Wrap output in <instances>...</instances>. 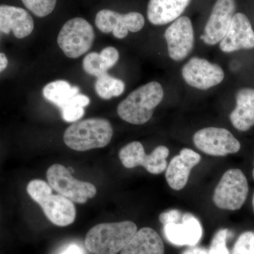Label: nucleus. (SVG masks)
<instances>
[{"instance_id":"obj_17","label":"nucleus","mask_w":254,"mask_h":254,"mask_svg":"<svg viewBox=\"0 0 254 254\" xmlns=\"http://www.w3.org/2000/svg\"><path fill=\"white\" fill-rule=\"evenodd\" d=\"M34 28V21L31 14L22 8L9 5H0V31L22 39L31 35Z\"/></svg>"},{"instance_id":"obj_22","label":"nucleus","mask_w":254,"mask_h":254,"mask_svg":"<svg viewBox=\"0 0 254 254\" xmlns=\"http://www.w3.org/2000/svg\"><path fill=\"white\" fill-rule=\"evenodd\" d=\"M95 89L100 98L110 100L120 96L125 90V82L110 76L108 73L97 78Z\"/></svg>"},{"instance_id":"obj_34","label":"nucleus","mask_w":254,"mask_h":254,"mask_svg":"<svg viewBox=\"0 0 254 254\" xmlns=\"http://www.w3.org/2000/svg\"><path fill=\"white\" fill-rule=\"evenodd\" d=\"M252 175H253L254 180V168L253 170V173H252Z\"/></svg>"},{"instance_id":"obj_29","label":"nucleus","mask_w":254,"mask_h":254,"mask_svg":"<svg viewBox=\"0 0 254 254\" xmlns=\"http://www.w3.org/2000/svg\"><path fill=\"white\" fill-rule=\"evenodd\" d=\"M182 215H183L181 211L174 209L160 214L159 220L163 225L168 223H178L179 222L182 221Z\"/></svg>"},{"instance_id":"obj_6","label":"nucleus","mask_w":254,"mask_h":254,"mask_svg":"<svg viewBox=\"0 0 254 254\" xmlns=\"http://www.w3.org/2000/svg\"><path fill=\"white\" fill-rule=\"evenodd\" d=\"M249 185L240 169H230L224 174L214 190L213 202L222 210H240L247 200Z\"/></svg>"},{"instance_id":"obj_1","label":"nucleus","mask_w":254,"mask_h":254,"mask_svg":"<svg viewBox=\"0 0 254 254\" xmlns=\"http://www.w3.org/2000/svg\"><path fill=\"white\" fill-rule=\"evenodd\" d=\"M137 231L136 224L131 221L98 224L87 233L85 247L93 254H118Z\"/></svg>"},{"instance_id":"obj_26","label":"nucleus","mask_w":254,"mask_h":254,"mask_svg":"<svg viewBox=\"0 0 254 254\" xmlns=\"http://www.w3.org/2000/svg\"><path fill=\"white\" fill-rule=\"evenodd\" d=\"M232 254H254V232H244L238 237Z\"/></svg>"},{"instance_id":"obj_32","label":"nucleus","mask_w":254,"mask_h":254,"mask_svg":"<svg viewBox=\"0 0 254 254\" xmlns=\"http://www.w3.org/2000/svg\"><path fill=\"white\" fill-rule=\"evenodd\" d=\"M8 65V60L4 53H0V73L4 71Z\"/></svg>"},{"instance_id":"obj_12","label":"nucleus","mask_w":254,"mask_h":254,"mask_svg":"<svg viewBox=\"0 0 254 254\" xmlns=\"http://www.w3.org/2000/svg\"><path fill=\"white\" fill-rule=\"evenodd\" d=\"M165 38L168 55L174 61L185 60L193 50L194 32L190 18L180 16L167 28Z\"/></svg>"},{"instance_id":"obj_31","label":"nucleus","mask_w":254,"mask_h":254,"mask_svg":"<svg viewBox=\"0 0 254 254\" xmlns=\"http://www.w3.org/2000/svg\"><path fill=\"white\" fill-rule=\"evenodd\" d=\"M182 254H209L208 250L203 247H190L184 251Z\"/></svg>"},{"instance_id":"obj_2","label":"nucleus","mask_w":254,"mask_h":254,"mask_svg":"<svg viewBox=\"0 0 254 254\" xmlns=\"http://www.w3.org/2000/svg\"><path fill=\"white\" fill-rule=\"evenodd\" d=\"M163 97V88L160 83H146L132 91L119 104V116L132 125H144L152 118Z\"/></svg>"},{"instance_id":"obj_4","label":"nucleus","mask_w":254,"mask_h":254,"mask_svg":"<svg viewBox=\"0 0 254 254\" xmlns=\"http://www.w3.org/2000/svg\"><path fill=\"white\" fill-rule=\"evenodd\" d=\"M26 190L52 223L57 226L66 227L74 222L76 210L73 202L63 195L53 194L49 184L41 180H31Z\"/></svg>"},{"instance_id":"obj_23","label":"nucleus","mask_w":254,"mask_h":254,"mask_svg":"<svg viewBox=\"0 0 254 254\" xmlns=\"http://www.w3.org/2000/svg\"><path fill=\"white\" fill-rule=\"evenodd\" d=\"M90 103L91 100L87 95L80 93L75 95L60 108L63 120L67 123H76L84 116V108Z\"/></svg>"},{"instance_id":"obj_33","label":"nucleus","mask_w":254,"mask_h":254,"mask_svg":"<svg viewBox=\"0 0 254 254\" xmlns=\"http://www.w3.org/2000/svg\"><path fill=\"white\" fill-rule=\"evenodd\" d=\"M252 205H253V210H254V193L253 199H252Z\"/></svg>"},{"instance_id":"obj_18","label":"nucleus","mask_w":254,"mask_h":254,"mask_svg":"<svg viewBox=\"0 0 254 254\" xmlns=\"http://www.w3.org/2000/svg\"><path fill=\"white\" fill-rule=\"evenodd\" d=\"M191 0H150L147 16L152 24L163 26L177 19Z\"/></svg>"},{"instance_id":"obj_16","label":"nucleus","mask_w":254,"mask_h":254,"mask_svg":"<svg viewBox=\"0 0 254 254\" xmlns=\"http://www.w3.org/2000/svg\"><path fill=\"white\" fill-rule=\"evenodd\" d=\"M201 160L200 155L190 148H183L180 155L174 157L168 165L165 178L169 186L175 190L185 188L190 171Z\"/></svg>"},{"instance_id":"obj_15","label":"nucleus","mask_w":254,"mask_h":254,"mask_svg":"<svg viewBox=\"0 0 254 254\" xmlns=\"http://www.w3.org/2000/svg\"><path fill=\"white\" fill-rule=\"evenodd\" d=\"M163 232L166 240L177 247H194L203 236L199 220L190 213L184 214L181 222L164 225Z\"/></svg>"},{"instance_id":"obj_30","label":"nucleus","mask_w":254,"mask_h":254,"mask_svg":"<svg viewBox=\"0 0 254 254\" xmlns=\"http://www.w3.org/2000/svg\"><path fill=\"white\" fill-rule=\"evenodd\" d=\"M59 254H85V252L77 244H71L64 249Z\"/></svg>"},{"instance_id":"obj_11","label":"nucleus","mask_w":254,"mask_h":254,"mask_svg":"<svg viewBox=\"0 0 254 254\" xmlns=\"http://www.w3.org/2000/svg\"><path fill=\"white\" fill-rule=\"evenodd\" d=\"M182 75L187 84L199 90H208L218 86L225 78L221 66L197 57L185 64Z\"/></svg>"},{"instance_id":"obj_3","label":"nucleus","mask_w":254,"mask_h":254,"mask_svg":"<svg viewBox=\"0 0 254 254\" xmlns=\"http://www.w3.org/2000/svg\"><path fill=\"white\" fill-rule=\"evenodd\" d=\"M113 136V128L108 120L91 118L76 122L66 128L64 142L68 148L76 151H86L104 148Z\"/></svg>"},{"instance_id":"obj_13","label":"nucleus","mask_w":254,"mask_h":254,"mask_svg":"<svg viewBox=\"0 0 254 254\" xmlns=\"http://www.w3.org/2000/svg\"><path fill=\"white\" fill-rule=\"evenodd\" d=\"M235 0H217L205 24L204 33L200 36L205 44L215 46L226 35L235 14Z\"/></svg>"},{"instance_id":"obj_19","label":"nucleus","mask_w":254,"mask_h":254,"mask_svg":"<svg viewBox=\"0 0 254 254\" xmlns=\"http://www.w3.org/2000/svg\"><path fill=\"white\" fill-rule=\"evenodd\" d=\"M235 128L247 131L254 126V89L241 88L236 95V107L230 115Z\"/></svg>"},{"instance_id":"obj_24","label":"nucleus","mask_w":254,"mask_h":254,"mask_svg":"<svg viewBox=\"0 0 254 254\" xmlns=\"http://www.w3.org/2000/svg\"><path fill=\"white\" fill-rule=\"evenodd\" d=\"M83 67L87 73L97 78L108 73L109 70L101 55L97 53H91L85 57Z\"/></svg>"},{"instance_id":"obj_28","label":"nucleus","mask_w":254,"mask_h":254,"mask_svg":"<svg viewBox=\"0 0 254 254\" xmlns=\"http://www.w3.org/2000/svg\"><path fill=\"white\" fill-rule=\"evenodd\" d=\"M100 54L109 69L113 67L120 59V53L114 47H107L102 50Z\"/></svg>"},{"instance_id":"obj_21","label":"nucleus","mask_w":254,"mask_h":254,"mask_svg":"<svg viewBox=\"0 0 254 254\" xmlns=\"http://www.w3.org/2000/svg\"><path fill=\"white\" fill-rule=\"evenodd\" d=\"M78 86H72L68 82L58 80L48 83L43 88V96L47 100L62 108L73 96L79 93Z\"/></svg>"},{"instance_id":"obj_5","label":"nucleus","mask_w":254,"mask_h":254,"mask_svg":"<svg viewBox=\"0 0 254 254\" xmlns=\"http://www.w3.org/2000/svg\"><path fill=\"white\" fill-rule=\"evenodd\" d=\"M94 40L93 26L84 18L76 17L64 23L58 35V43L67 58L76 59L91 49Z\"/></svg>"},{"instance_id":"obj_20","label":"nucleus","mask_w":254,"mask_h":254,"mask_svg":"<svg viewBox=\"0 0 254 254\" xmlns=\"http://www.w3.org/2000/svg\"><path fill=\"white\" fill-rule=\"evenodd\" d=\"M165 246L158 232L143 227L135 234L133 238L122 250L120 254H164Z\"/></svg>"},{"instance_id":"obj_8","label":"nucleus","mask_w":254,"mask_h":254,"mask_svg":"<svg viewBox=\"0 0 254 254\" xmlns=\"http://www.w3.org/2000/svg\"><path fill=\"white\" fill-rule=\"evenodd\" d=\"M170 150L166 146L156 147L150 155L145 153L144 147L138 141H133L124 146L119 153V158L126 168L143 167L150 174L160 175L168 168Z\"/></svg>"},{"instance_id":"obj_10","label":"nucleus","mask_w":254,"mask_h":254,"mask_svg":"<svg viewBox=\"0 0 254 254\" xmlns=\"http://www.w3.org/2000/svg\"><path fill=\"white\" fill-rule=\"evenodd\" d=\"M95 25L104 33H113L118 39H123L128 31L136 33L141 31L145 24V18L140 13L132 12L120 14L110 9L98 11L95 16Z\"/></svg>"},{"instance_id":"obj_7","label":"nucleus","mask_w":254,"mask_h":254,"mask_svg":"<svg viewBox=\"0 0 254 254\" xmlns=\"http://www.w3.org/2000/svg\"><path fill=\"white\" fill-rule=\"evenodd\" d=\"M46 175L48 184L53 190L75 203L83 204L88 198L96 195L95 185L73 178L67 169L60 164L50 166Z\"/></svg>"},{"instance_id":"obj_27","label":"nucleus","mask_w":254,"mask_h":254,"mask_svg":"<svg viewBox=\"0 0 254 254\" xmlns=\"http://www.w3.org/2000/svg\"><path fill=\"white\" fill-rule=\"evenodd\" d=\"M230 235L228 229L218 230L212 240L209 248V254H230L227 247V240Z\"/></svg>"},{"instance_id":"obj_14","label":"nucleus","mask_w":254,"mask_h":254,"mask_svg":"<svg viewBox=\"0 0 254 254\" xmlns=\"http://www.w3.org/2000/svg\"><path fill=\"white\" fill-rule=\"evenodd\" d=\"M254 48V31L250 19L245 14L237 13L223 39L220 49L223 53H231L240 50Z\"/></svg>"},{"instance_id":"obj_25","label":"nucleus","mask_w":254,"mask_h":254,"mask_svg":"<svg viewBox=\"0 0 254 254\" xmlns=\"http://www.w3.org/2000/svg\"><path fill=\"white\" fill-rule=\"evenodd\" d=\"M29 11L38 17H46L53 12L57 0H21Z\"/></svg>"},{"instance_id":"obj_9","label":"nucleus","mask_w":254,"mask_h":254,"mask_svg":"<svg viewBox=\"0 0 254 254\" xmlns=\"http://www.w3.org/2000/svg\"><path fill=\"white\" fill-rule=\"evenodd\" d=\"M193 141L200 151L212 156L235 154L241 148L240 141L231 132L217 127H207L195 132Z\"/></svg>"}]
</instances>
